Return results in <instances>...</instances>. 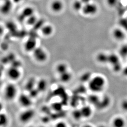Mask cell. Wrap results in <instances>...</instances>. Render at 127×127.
<instances>
[{"mask_svg": "<svg viewBox=\"0 0 127 127\" xmlns=\"http://www.w3.org/2000/svg\"><path fill=\"white\" fill-rule=\"evenodd\" d=\"M36 81L34 78H31L27 82L26 84V89L28 91H30L31 90L35 88V86L36 84Z\"/></svg>", "mask_w": 127, "mask_h": 127, "instance_id": "cell-20", "label": "cell"}, {"mask_svg": "<svg viewBox=\"0 0 127 127\" xmlns=\"http://www.w3.org/2000/svg\"><path fill=\"white\" fill-rule=\"evenodd\" d=\"M81 111L82 112V117L84 118H89L92 114V110L91 108L88 106L83 107L81 109Z\"/></svg>", "mask_w": 127, "mask_h": 127, "instance_id": "cell-15", "label": "cell"}, {"mask_svg": "<svg viewBox=\"0 0 127 127\" xmlns=\"http://www.w3.org/2000/svg\"><path fill=\"white\" fill-rule=\"evenodd\" d=\"M41 31L42 35L44 36L48 37L53 33V28L50 25L43 26L41 28Z\"/></svg>", "mask_w": 127, "mask_h": 127, "instance_id": "cell-11", "label": "cell"}, {"mask_svg": "<svg viewBox=\"0 0 127 127\" xmlns=\"http://www.w3.org/2000/svg\"><path fill=\"white\" fill-rule=\"evenodd\" d=\"M83 6L84 4L80 0H76L72 3V8L77 12L82 10Z\"/></svg>", "mask_w": 127, "mask_h": 127, "instance_id": "cell-22", "label": "cell"}, {"mask_svg": "<svg viewBox=\"0 0 127 127\" xmlns=\"http://www.w3.org/2000/svg\"><path fill=\"white\" fill-rule=\"evenodd\" d=\"M34 14V10L32 7H27L23 10L22 13V15L24 18H27L31 16Z\"/></svg>", "mask_w": 127, "mask_h": 127, "instance_id": "cell-21", "label": "cell"}, {"mask_svg": "<svg viewBox=\"0 0 127 127\" xmlns=\"http://www.w3.org/2000/svg\"><path fill=\"white\" fill-rule=\"evenodd\" d=\"M119 23L121 26V28L126 32L127 31V19H121Z\"/></svg>", "mask_w": 127, "mask_h": 127, "instance_id": "cell-27", "label": "cell"}, {"mask_svg": "<svg viewBox=\"0 0 127 127\" xmlns=\"http://www.w3.org/2000/svg\"><path fill=\"white\" fill-rule=\"evenodd\" d=\"M106 84V80L104 77L96 75L91 78L89 81V89L95 93L101 92L104 90Z\"/></svg>", "mask_w": 127, "mask_h": 127, "instance_id": "cell-1", "label": "cell"}, {"mask_svg": "<svg viewBox=\"0 0 127 127\" xmlns=\"http://www.w3.org/2000/svg\"><path fill=\"white\" fill-rule=\"evenodd\" d=\"M6 0H4V1H6Z\"/></svg>", "mask_w": 127, "mask_h": 127, "instance_id": "cell-35", "label": "cell"}, {"mask_svg": "<svg viewBox=\"0 0 127 127\" xmlns=\"http://www.w3.org/2000/svg\"><path fill=\"white\" fill-rule=\"evenodd\" d=\"M96 60L98 62L102 64L108 63V55L104 53H99L96 56Z\"/></svg>", "mask_w": 127, "mask_h": 127, "instance_id": "cell-16", "label": "cell"}, {"mask_svg": "<svg viewBox=\"0 0 127 127\" xmlns=\"http://www.w3.org/2000/svg\"><path fill=\"white\" fill-rule=\"evenodd\" d=\"M119 0H106L107 3L110 7H114L117 4Z\"/></svg>", "mask_w": 127, "mask_h": 127, "instance_id": "cell-28", "label": "cell"}, {"mask_svg": "<svg viewBox=\"0 0 127 127\" xmlns=\"http://www.w3.org/2000/svg\"><path fill=\"white\" fill-rule=\"evenodd\" d=\"M12 5V2L10 0L4 1V2L1 7V12L5 14L8 13L11 10Z\"/></svg>", "mask_w": 127, "mask_h": 127, "instance_id": "cell-17", "label": "cell"}, {"mask_svg": "<svg viewBox=\"0 0 127 127\" xmlns=\"http://www.w3.org/2000/svg\"><path fill=\"white\" fill-rule=\"evenodd\" d=\"M36 41L34 38H30L25 44V48L27 51H33L36 48Z\"/></svg>", "mask_w": 127, "mask_h": 127, "instance_id": "cell-14", "label": "cell"}, {"mask_svg": "<svg viewBox=\"0 0 127 127\" xmlns=\"http://www.w3.org/2000/svg\"><path fill=\"white\" fill-rule=\"evenodd\" d=\"M59 79L61 82L63 83H68L72 79V75L71 73L67 71L64 73L59 74Z\"/></svg>", "mask_w": 127, "mask_h": 127, "instance_id": "cell-12", "label": "cell"}, {"mask_svg": "<svg viewBox=\"0 0 127 127\" xmlns=\"http://www.w3.org/2000/svg\"><path fill=\"white\" fill-rule=\"evenodd\" d=\"M72 117L76 120H79L83 118L81 109H75L72 112Z\"/></svg>", "mask_w": 127, "mask_h": 127, "instance_id": "cell-24", "label": "cell"}, {"mask_svg": "<svg viewBox=\"0 0 127 127\" xmlns=\"http://www.w3.org/2000/svg\"><path fill=\"white\" fill-rule=\"evenodd\" d=\"M56 71L59 74H61L68 71L67 65L65 63H60L56 66Z\"/></svg>", "mask_w": 127, "mask_h": 127, "instance_id": "cell-18", "label": "cell"}, {"mask_svg": "<svg viewBox=\"0 0 127 127\" xmlns=\"http://www.w3.org/2000/svg\"><path fill=\"white\" fill-rule=\"evenodd\" d=\"M37 89L39 92H43L46 90L47 88V82L44 79L40 80L37 83Z\"/></svg>", "mask_w": 127, "mask_h": 127, "instance_id": "cell-19", "label": "cell"}, {"mask_svg": "<svg viewBox=\"0 0 127 127\" xmlns=\"http://www.w3.org/2000/svg\"><path fill=\"white\" fill-rule=\"evenodd\" d=\"M98 7L95 4L90 2L84 5L82 11L86 16H93L97 13Z\"/></svg>", "mask_w": 127, "mask_h": 127, "instance_id": "cell-4", "label": "cell"}, {"mask_svg": "<svg viewBox=\"0 0 127 127\" xmlns=\"http://www.w3.org/2000/svg\"><path fill=\"white\" fill-rule=\"evenodd\" d=\"M31 98L30 96H28L24 94H22L19 95V102L22 107H28L32 104Z\"/></svg>", "mask_w": 127, "mask_h": 127, "instance_id": "cell-8", "label": "cell"}, {"mask_svg": "<svg viewBox=\"0 0 127 127\" xmlns=\"http://www.w3.org/2000/svg\"><path fill=\"white\" fill-rule=\"evenodd\" d=\"M108 63L110 64L112 67L120 63V59L119 56L114 54L108 55Z\"/></svg>", "mask_w": 127, "mask_h": 127, "instance_id": "cell-10", "label": "cell"}, {"mask_svg": "<svg viewBox=\"0 0 127 127\" xmlns=\"http://www.w3.org/2000/svg\"><path fill=\"white\" fill-rule=\"evenodd\" d=\"M37 18L34 14L27 18V22L29 26H34L37 22Z\"/></svg>", "mask_w": 127, "mask_h": 127, "instance_id": "cell-23", "label": "cell"}, {"mask_svg": "<svg viewBox=\"0 0 127 127\" xmlns=\"http://www.w3.org/2000/svg\"><path fill=\"white\" fill-rule=\"evenodd\" d=\"M17 88L13 84H9L5 87L4 94L5 98L9 100H12L15 97L17 94Z\"/></svg>", "mask_w": 127, "mask_h": 127, "instance_id": "cell-2", "label": "cell"}, {"mask_svg": "<svg viewBox=\"0 0 127 127\" xmlns=\"http://www.w3.org/2000/svg\"><path fill=\"white\" fill-rule=\"evenodd\" d=\"M22 0H13V1L15 3H18V2H20Z\"/></svg>", "mask_w": 127, "mask_h": 127, "instance_id": "cell-34", "label": "cell"}, {"mask_svg": "<svg viewBox=\"0 0 127 127\" xmlns=\"http://www.w3.org/2000/svg\"><path fill=\"white\" fill-rule=\"evenodd\" d=\"M63 2L60 0H54L50 4V8L53 12L59 13L64 8Z\"/></svg>", "mask_w": 127, "mask_h": 127, "instance_id": "cell-9", "label": "cell"}, {"mask_svg": "<svg viewBox=\"0 0 127 127\" xmlns=\"http://www.w3.org/2000/svg\"><path fill=\"white\" fill-rule=\"evenodd\" d=\"M52 107L55 110H60L61 109V105L59 103H55L53 104Z\"/></svg>", "mask_w": 127, "mask_h": 127, "instance_id": "cell-30", "label": "cell"}, {"mask_svg": "<svg viewBox=\"0 0 127 127\" xmlns=\"http://www.w3.org/2000/svg\"><path fill=\"white\" fill-rule=\"evenodd\" d=\"M112 123L113 126L115 127H123L126 124L125 120L120 116L115 117L113 119Z\"/></svg>", "mask_w": 127, "mask_h": 127, "instance_id": "cell-13", "label": "cell"}, {"mask_svg": "<svg viewBox=\"0 0 127 127\" xmlns=\"http://www.w3.org/2000/svg\"><path fill=\"white\" fill-rule=\"evenodd\" d=\"M0 124L1 126H4L6 125L7 123V117L5 114H0Z\"/></svg>", "mask_w": 127, "mask_h": 127, "instance_id": "cell-26", "label": "cell"}, {"mask_svg": "<svg viewBox=\"0 0 127 127\" xmlns=\"http://www.w3.org/2000/svg\"><path fill=\"white\" fill-rule=\"evenodd\" d=\"M56 126L57 127H65L66 126V124L64 122H59V123H57L56 125Z\"/></svg>", "mask_w": 127, "mask_h": 127, "instance_id": "cell-31", "label": "cell"}, {"mask_svg": "<svg viewBox=\"0 0 127 127\" xmlns=\"http://www.w3.org/2000/svg\"><path fill=\"white\" fill-rule=\"evenodd\" d=\"M112 35L116 40L123 41L126 37V32L121 28H116L113 30Z\"/></svg>", "mask_w": 127, "mask_h": 127, "instance_id": "cell-7", "label": "cell"}, {"mask_svg": "<svg viewBox=\"0 0 127 127\" xmlns=\"http://www.w3.org/2000/svg\"><path fill=\"white\" fill-rule=\"evenodd\" d=\"M21 73L19 68L11 66L7 71V75L10 79L17 80L20 77Z\"/></svg>", "mask_w": 127, "mask_h": 127, "instance_id": "cell-5", "label": "cell"}, {"mask_svg": "<svg viewBox=\"0 0 127 127\" xmlns=\"http://www.w3.org/2000/svg\"><path fill=\"white\" fill-rule=\"evenodd\" d=\"M119 54L123 57H127V44L121 46L119 49Z\"/></svg>", "mask_w": 127, "mask_h": 127, "instance_id": "cell-25", "label": "cell"}, {"mask_svg": "<svg viewBox=\"0 0 127 127\" xmlns=\"http://www.w3.org/2000/svg\"><path fill=\"white\" fill-rule=\"evenodd\" d=\"M34 114V112L32 109L24 111L19 115V120L23 123L28 122L33 117Z\"/></svg>", "mask_w": 127, "mask_h": 127, "instance_id": "cell-6", "label": "cell"}, {"mask_svg": "<svg viewBox=\"0 0 127 127\" xmlns=\"http://www.w3.org/2000/svg\"><path fill=\"white\" fill-rule=\"evenodd\" d=\"M39 92V91L38 90H37V88H36V89L34 88L33 89H32V90H31L30 91H29V96L31 97H35L38 94V93Z\"/></svg>", "mask_w": 127, "mask_h": 127, "instance_id": "cell-29", "label": "cell"}, {"mask_svg": "<svg viewBox=\"0 0 127 127\" xmlns=\"http://www.w3.org/2000/svg\"><path fill=\"white\" fill-rule=\"evenodd\" d=\"M123 74L124 75L127 77V65L123 70Z\"/></svg>", "mask_w": 127, "mask_h": 127, "instance_id": "cell-33", "label": "cell"}, {"mask_svg": "<svg viewBox=\"0 0 127 127\" xmlns=\"http://www.w3.org/2000/svg\"><path fill=\"white\" fill-rule=\"evenodd\" d=\"M32 52L34 59L37 62L43 63L47 60V54L42 48L36 47Z\"/></svg>", "mask_w": 127, "mask_h": 127, "instance_id": "cell-3", "label": "cell"}, {"mask_svg": "<svg viewBox=\"0 0 127 127\" xmlns=\"http://www.w3.org/2000/svg\"><path fill=\"white\" fill-rule=\"evenodd\" d=\"M81 2H82V3L84 5L86 4L89 3L91 2V0H80Z\"/></svg>", "mask_w": 127, "mask_h": 127, "instance_id": "cell-32", "label": "cell"}]
</instances>
